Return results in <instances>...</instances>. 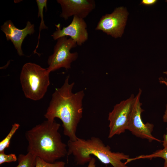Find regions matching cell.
I'll use <instances>...</instances> for the list:
<instances>
[{
	"label": "cell",
	"instance_id": "obj_1",
	"mask_svg": "<svg viewBox=\"0 0 167 167\" xmlns=\"http://www.w3.org/2000/svg\"><path fill=\"white\" fill-rule=\"evenodd\" d=\"M69 77L66 76L61 88L55 89L44 116L49 120H54L56 118L60 119L63 134L69 140L74 141L78 138L76 131L82 117V101L85 94L83 90L72 92L75 83H69Z\"/></svg>",
	"mask_w": 167,
	"mask_h": 167
},
{
	"label": "cell",
	"instance_id": "obj_2",
	"mask_svg": "<svg viewBox=\"0 0 167 167\" xmlns=\"http://www.w3.org/2000/svg\"><path fill=\"white\" fill-rule=\"evenodd\" d=\"M60 126L55 120H47L27 131L28 152L49 163L67 155V145L62 142L58 132Z\"/></svg>",
	"mask_w": 167,
	"mask_h": 167
},
{
	"label": "cell",
	"instance_id": "obj_3",
	"mask_svg": "<svg viewBox=\"0 0 167 167\" xmlns=\"http://www.w3.org/2000/svg\"><path fill=\"white\" fill-rule=\"evenodd\" d=\"M67 145V155H72L77 165L89 162L94 156L102 163L110 164L113 167H129L122 161L129 158V155L112 152L110 147L98 137L92 136L88 139L78 137L74 141L69 140Z\"/></svg>",
	"mask_w": 167,
	"mask_h": 167
},
{
	"label": "cell",
	"instance_id": "obj_4",
	"mask_svg": "<svg viewBox=\"0 0 167 167\" xmlns=\"http://www.w3.org/2000/svg\"><path fill=\"white\" fill-rule=\"evenodd\" d=\"M49 74L47 68L37 64H25L21 70L20 79L25 96L34 101L42 98L50 84Z\"/></svg>",
	"mask_w": 167,
	"mask_h": 167
},
{
	"label": "cell",
	"instance_id": "obj_5",
	"mask_svg": "<svg viewBox=\"0 0 167 167\" xmlns=\"http://www.w3.org/2000/svg\"><path fill=\"white\" fill-rule=\"evenodd\" d=\"M77 45L76 42L67 36L60 37L57 40L53 54L49 56L47 61L49 65L47 71L50 73L61 68L66 70L71 68V63L78 58L77 52L71 53L70 50Z\"/></svg>",
	"mask_w": 167,
	"mask_h": 167
},
{
	"label": "cell",
	"instance_id": "obj_6",
	"mask_svg": "<svg viewBox=\"0 0 167 167\" xmlns=\"http://www.w3.org/2000/svg\"><path fill=\"white\" fill-rule=\"evenodd\" d=\"M135 98L132 94L128 98L115 105L113 110L109 113V138L124 133L127 130Z\"/></svg>",
	"mask_w": 167,
	"mask_h": 167
},
{
	"label": "cell",
	"instance_id": "obj_7",
	"mask_svg": "<svg viewBox=\"0 0 167 167\" xmlns=\"http://www.w3.org/2000/svg\"><path fill=\"white\" fill-rule=\"evenodd\" d=\"M141 93L142 90L140 88L135 96L127 130L136 136L146 139L150 142L153 140L161 142V140L155 138L152 134L154 125L148 122L144 123L142 120L141 114L144 110L141 108L142 103L140 101Z\"/></svg>",
	"mask_w": 167,
	"mask_h": 167
},
{
	"label": "cell",
	"instance_id": "obj_8",
	"mask_svg": "<svg viewBox=\"0 0 167 167\" xmlns=\"http://www.w3.org/2000/svg\"><path fill=\"white\" fill-rule=\"evenodd\" d=\"M128 13L122 6L116 8L111 14L102 16L95 30H101L115 38L121 37L124 32Z\"/></svg>",
	"mask_w": 167,
	"mask_h": 167
},
{
	"label": "cell",
	"instance_id": "obj_9",
	"mask_svg": "<svg viewBox=\"0 0 167 167\" xmlns=\"http://www.w3.org/2000/svg\"><path fill=\"white\" fill-rule=\"evenodd\" d=\"M57 28L51 35L54 40L64 36H70L77 45L81 46L88 39L87 24L84 19L74 16L70 24L62 28L60 24L56 25Z\"/></svg>",
	"mask_w": 167,
	"mask_h": 167
},
{
	"label": "cell",
	"instance_id": "obj_10",
	"mask_svg": "<svg viewBox=\"0 0 167 167\" xmlns=\"http://www.w3.org/2000/svg\"><path fill=\"white\" fill-rule=\"evenodd\" d=\"M62 11L60 16L65 20L71 16L84 19L96 7L94 0H57Z\"/></svg>",
	"mask_w": 167,
	"mask_h": 167
},
{
	"label": "cell",
	"instance_id": "obj_11",
	"mask_svg": "<svg viewBox=\"0 0 167 167\" xmlns=\"http://www.w3.org/2000/svg\"><path fill=\"white\" fill-rule=\"evenodd\" d=\"M1 30L5 33L7 41L10 40L16 49L19 56L24 55L22 49V43L28 35L33 34L35 32L34 25L27 21L25 27L21 29L17 28L11 20L5 21L1 26Z\"/></svg>",
	"mask_w": 167,
	"mask_h": 167
},
{
	"label": "cell",
	"instance_id": "obj_12",
	"mask_svg": "<svg viewBox=\"0 0 167 167\" xmlns=\"http://www.w3.org/2000/svg\"><path fill=\"white\" fill-rule=\"evenodd\" d=\"M36 157L30 152L25 155L19 154L17 158L18 164L15 167H35Z\"/></svg>",
	"mask_w": 167,
	"mask_h": 167
},
{
	"label": "cell",
	"instance_id": "obj_13",
	"mask_svg": "<svg viewBox=\"0 0 167 167\" xmlns=\"http://www.w3.org/2000/svg\"><path fill=\"white\" fill-rule=\"evenodd\" d=\"M160 157L165 160L164 167H167V147L162 149L159 150L153 153L148 155H141L134 158H129L124 163L126 165L128 163L132 161L141 159H151L153 158Z\"/></svg>",
	"mask_w": 167,
	"mask_h": 167
},
{
	"label": "cell",
	"instance_id": "obj_14",
	"mask_svg": "<svg viewBox=\"0 0 167 167\" xmlns=\"http://www.w3.org/2000/svg\"><path fill=\"white\" fill-rule=\"evenodd\" d=\"M38 8V17H40L41 18V22L39 27V33L38 36V42L35 49L34 51V53H37L36 52V49L38 47L39 39L40 38V32L42 29H48V27L45 24L43 18V9L45 8L46 11H47V0H36Z\"/></svg>",
	"mask_w": 167,
	"mask_h": 167
},
{
	"label": "cell",
	"instance_id": "obj_15",
	"mask_svg": "<svg viewBox=\"0 0 167 167\" xmlns=\"http://www.w3.org/2000/svg\"><path fill=\"white\" fill-rule=\"evenodd\" d=\"M19 126V124L18 123H15L12 124L9 133L0 142V152L4 151L5 149L9 147L11 139Z\"/></svg>",
	"mask_w": 167,
	"mask_h": 167
},
{
	"label": "cell",
	"instance_id": "obj_16",
	"mask_svg": "<svg viewBox=\"0 0 167 167\" xmlns=\"http://www.w3.org/2000/svg\"><path fill=\"white\" fill-rule=\"evenodd\" d=\"M65 163L62 161H56L54 163H49L37 157L35 167H65Z\"/></svg>",
	"mask_w": 167,
	"mask_h": 167
},
{
	"label": "cell",
	"instance_id": "obj_17",
	"mask_svg": "<svg viewBox=\"0 0 167 167\" xmlns=\"http://www.w3.org/2000/svg\"><path fill=\"white\" fill-rule=\"evenodd\" d=\"M17 161V158L15 154L11 153L6 154L4 151L0 152V165L6 162H15Z\"/></svg>",
	"mask_w": 167,
	"mask_h": 167
},
{
	"label": "cell",
	"instance_id": "obj_18",
	"mask_svg": "<svg viewBox=\"0 0 167 167\" xmlns=\"http://www.w3.org/2000/svg\"><path fill=\"white\" fill-rule=\"evenodd\" d=\"M163 121L167 123V104L166 105V109L165 112V114L163 116ZM163 146L164 148L167 147V132L166 134H164L163 136Z\"/></svg>",
	"mask_w": 167,
	"mask_h": 167
},
{
	"label": "cell",
	"instance_id": "obj_19",
	"mask_svg": "<svg viewBox=\"0 0 167 167\" xmlns=\"http://www.w3.org/2000/svg\"><path fill=\"white\" fill-rule=\"evenodd\" d=\"M157 1L156 0H142L141 4L147 6H151L155 4Z\"/></svg>",
	"mask_w": 167,
	"mask_h": 167
},
{
	"label": "cell",
	"instance_id": "obj_20",
	"mask_svg": "<svg viewBox=\"0 0 167 167\" xmlns=\"http://www.w3.org/2000/svg\"><path fill=\"white\" fill-rule=\"evenodd\" d=\"M95 163V159L92 157L91 160L88 162V164L87 167H96Z\"/></svg>",
	"mask_w": 167,
	"mask_h": 167
},
{
	"label": "cell",
	"instance_id": "obj_21",
	"mask_svg": "<svg viewBox=\"0 0 167 167\" xmlns=\"http://www.w3.org/2000/svg\"><path fill=\"white\" fill-rule=\"evenodd\" d=\"M163 73H164V74H165V75H167V71H165Z\"/></svg>",
	"mask_w": 167,
	"mask_h": 167
},
{
	"label": "cell",
	"instance_id": "obj_22",
	"mask_svg": "<svg viewBox=\"0 0 167 167\" xmlns=\"http://www.w3.org/2000/svg\"><path fill=\"white\" fill-rule=\"evenodd\" d=\"M166 1V2H167V0Z\"/></svg>",
	"mask_w": 167,
	"mask_h": 167
}]
</instances>
